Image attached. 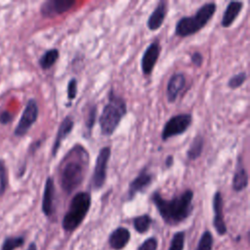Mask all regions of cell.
I'll return each mask as SVG.
<instances>
[{
    "instance_id": "6da1fadb",
    "label": "cell",
    "mask_w": 250,
    "mask_h": 250,
    "mask_svg": "<svg viewBox=\"0 0 250 250\" xmlns=\"http://www.w3.org/2000/svg\"><path fill=\"white\" fill-rule=\"evenodd\" d=\"M89 164V152L81 144H75L61 160L58 169L59 184L67 195L83 184Z\"/></svg>"
},
{
    "instance_id": "7a4b0ae2",
    "label": "cell",
    "mask_w": 250,
    "mask_h": 250,
    "mask_svg": "<svg viewBox=\"0 0 250 250\" xmlns=\"http://www.w3.org/2000/svg\"><path fill=\"white\" fill-rule=\"evenodd\" d=\"M193 196V190L189 188L170 199L164 198L159 191H153L150 200L162 220L169 226H176L186 221L191 215Z\"/></svg>"
},
{
    "instance_id": "3957f363",
    "label": "cell",
    "mask_w": 250,
    "mask_h": 250,
    "mask_svg": "<svg viewBox=\"0 0 250 250\" xmlns=\"http://www.w3.org/2000/svg\"><path fill=\"white\" fill-rule=\"evenodd\" d=\"M126 113L127 104L125 100L117 95L113 89H110L107 94V103L104 104L99 117L101 134L105 137L111 136Z\"/></svg>"
},
{
    "instance_id": "277c9868",
    "label": "cell",
    "mask_w": 250,
    "mask_h": 250,
    "mask_svg": "<svg viewBox=\"0 0 250 250\" xmlns=\"http://www.w3.org/2000/svg\"><path fill=\"white\" fill-rule=\"evenodd\" d=\"M217 10L215 2H208L201 5L192 16L180 18L175 25V34L179 37H188L199 32L207 25Z\"/></svg>"
},
{
    "instance_id": "5b68a950",
    "label": "cell",
    "mask_w": 250,
    "mask_h": 250,
    "mask_svg": "<svg viewBox=\"0 0 250 250\" xmlns=\"http://www.w3.org/2000/svg\"><path fill=\"white\" fill-rule=\"evenodd\" d=\"M92 203L91 193L88 191L76 192L69 202L68 209L64 214L62 227L65 231L76 229L86 218Z\"/></svg>"
},
{
    "instance_id": "8992f818",
    "label": "cell",
    "mask_w": 250,
    "mask_h": 250,
    "mask_svg": "<svg viewBox=\"0 0 250 250\" xmlns=\"http://www.w3.org/2000/svg\"><path fill=\"white\" fill-rule=\"evenodd\" d=\"M192 115L190 113H180L170 117L161 131V140L168 141L171 138L183 135L191 125Z\"/></svg>"
},
{
    "instance_id": "52a82bcc",
    "label": "cell",
    "mask_w": 250,
    "mask_h": 250,
    "mask_svg": "<svg viewBox=\"0 0 250 250\" xmlns=\"http://www.w3.org/2000/svg\"><path fill=\"white\" fill-rule=\"evenodd\" d=\"M111 148L110 146H104L99 150L95 161L94 171L91 177V188L95 190H99L104 187L106 181L107 164L110 159Z\"/></svg>"
},
{
    "instance_id": "ba28073f",
    "label": "cell",
    "mask_w": 250,
    "mask_h": 250,
    "mask_svg": "<svg viewBox=\"0 0 250 250\" xmlns=\"http://www.w3.org/2000/svg\"><path fill=\"white\" fill-rule=\"evenodd\" d=\"M39 114V107L36 100L29 99L22 113L14 130V135L16 137H23L30 130L32 125L37 121Z\"/></svg>"
},
{
    "instance_id": "9c48e42d",
    "label": "cell",
    "mask_w": 250,
    "mask_h": 250,
    "mask_svg": "<svg viewBox=\"0 0 250 250\" xmlns=\"http://www.w3.org/2000/svg\"><path fill=\"white\" fill-rule=\"evenodd\" d=\"M154 179V175L149 172L148 166H145L139 172V174L129 183L128 190L126 193V200L130 201L135 198V196L144 192L150 185L152 184Z\"/></svg>"
},
{
    "instance_id": "30bf717a",
    "label": "cell",
    "mask_w": 250,
    "mask_h": 250,
    "mask_svg": "<svg viewBox=\"0 0 250 250\" xmlns=\"http://www.w3.org/2000/svg\"><path fill=\"white\" fill-rule=\"evenodd\" d=\"M75 4V0H47L41 4L40 13L44 18H54L70 11Z\"/></svg>"
},
{
    "instance_id": "8fae6325",
    "label": "cell",
    "mask_w": 250,
    "mask_h": 250,
    "mask_svg": "<svg viewBox=\"0 0 250 250\" xmlns=\"http://www.w3.org/2000/svg\"><path fill=\"white\" fill-rule=\"evenodd\" d=\"M161 46L158 39L152 41L145 50L141 59V69L145 75L151 74L160 55Z\"/></svg>"
},
{
    "instance_id": "7c38bea8",
    "label": "cell",
    "mask_w": 250,
    "mask_h": 250,
    "mask_svg": "<svg viewBox=\"0 0 250 250\" xmlns=\"http://www.w3.org/2000/svg\"><path fill=\"white\" fill-rule=\"evenodd\" d=\"M223 196L220 190H217L212 199V207H213V226L219 235H225L227 233V226L224 220V214H223Z\"/></svg>"
},
{
    "instance_id": "4fadbf2b",
    "label": "cell",
    "mask_w": 250,
    "mask_h": 250,
    "mask_svg": "<svg viewBox=\"0 0 250 250\" xmlns=\"http://www.w3.org/2000/svg\"><path fill=\"white\" fill-rule=\"evenodd\" d=\"M73 128H74V120H73L72 116L66 115L61 122L59 129L57 131V134H56V138L54 140V144L52 146V156L53 157H55L57 155L62 143L72 132Z\"/></svg>"
},
{
    "instance_id": "5bb4252c",
    "label": "cell",
    "mask_w": 250,
    "mask_h": 250,
    "mask_svg": "<svg viewBox=\"0 0 250 250\" xmlns=\"http://www.w3.org/2000/svg\"><path fill=\"white\" fill-rule=\"evenodd\" d=\"M167 12H168V2L164 0L159 1L146 21L147 28L151 31H155L159 29L166 19Z\"/></svg>"
},
{
    "instance_id": "9a60e30c",
    "label": "cell",
    "mask_w": 250,
    "mask_h": 250,
    "mask_svg": "<svg viewBox=\"0 0 250 250\" xmlns=\"http://www.w3.org/2000/svg\"><path fill=\"white\" fill-rule=\"evenodd\" d=\"M186 82V76L182 72H176L171 75L166 87V98L168 103L171 104L177 100L180 92L185 88Z\"/></svg>"
},
{
    "instance_id": "2e32d148",
    "label": "cell",
    "mask_w": 250,
    "mask_h": 250,
    "mask_svg": "<svg viewBox=\"0 0 250 250\" xmlns=\"http://www.w3.org/2000/svg\"><path fill=\"white\" fill-rule=\"evenodd\" d=\"M55 182L53 177H48L45 181L43 197H42V212L46 217H50L54 213L55 200Z\"/></svg>"
},
{
    "instance_id": "e0dca14e",
    "label": "cell",
    "mask_w": 250,
    "mask_h": 250,
    "mask_svg": "<svg viewBox=\"0 0 250 250\" xmlns=\"http://www.w3.org/2000/svg\"><path fill=\"white\" fill-rule=\"evenodd\" d=\"M131 233L128 229L123 227L116 228L108 236V243L114 250L123 249L129 242Z\"/></svg>"
},
{
    "instance_id": "ac0fdd59",
    "label": "cell",
    "mask_w": 250,
    "mask_h": 250,
    "mask_svg": "<svg viewBox=\"0 0 250 250\" xmlns=\"http://www.w3.org/2000/svg\"><path fill=\"white\" fill-rule=\"evenodd\" d=\"M242 9H243V2H241V1H230L227 5V7H226V9L223 13L221 25L223 27H226V28L231 26L233 24L234 21L239 16Z\"/></svg>"
},
{
    "instance_id": "d6986e66",
    "label": "cell",
    "mask_w": 250,
    "mask_h": 250,
    "mask_svg": "<svg viewBox=\"0 0 250 250\" xmlns=\"http://www.w3.org/2000/svg\"><path fill=\"white\" fill-rule=\"evenodd\" d=\"M247 186H248V174L241 162V157L239 156L237 158L236 168L232 177L231 188L234 191L240 192L244 190L247 188Z\"/></svg>"
},
{
    "instance_id": "ffe728a7",
    "label": "cell",
    "mask_w": 250,
    "mask_h": 250,
    "mask_svg": "<svg viewBox=\"0 0 250 250\" xmlns=\"http://www.w3.org/2000/svg\"><path fill=\"white\" fill-rule=\"evenodd\" d=\"M203 146H204V138L202 137V135L198 134L192 139V142L190 143L187 150V158L190 161L198 159L202 154Z\"/></svg>"
},
{
    "instance_id": "44dd1931",
    "label": "cell",
    "mask_w": 250,
    "mask_h": 250,
    "mask_svg": "<svg viewBox=\"0 0 250 250\" xmlns=\"http://www.w3.org/2000/svg\"><path fill=\"white\" fill-rule=\"evenodd\" d=\"M60 57V52L57 48H52L47 50L38 60V64L43 70H47L51 68Z\"/></svg>"
},
{
    "instance_id": "7402d4cb",
    "label": "cell",
    "mask_w": 250,
    "mask_h": 250,
    "mask_svg": "<svg viewBox=\"0 0 250 250\" xmlns=\"http://www.w3.org/2000/svg\"><path fill=\"white\" fill-rule=\"evenodd\" d=\"M152 223V219L148 214H143L133 218V226L139 233H145L148 230Z\"/></svg>"
},
{
    "instance_id": "603a6c76",
    "label": "cell",
    "mask_w": 250,
    "mask_h": 250,
    "mask_svg": "<svg viewBox=\"0 0 250 250\" xmlns=\"http://www.w3.org/2000/svg\"><path fill=\"white\" fill-rule=\"evenodd\" d=\"M97 110H98L97 105L92 104L86 114V118L84 121V127L87 131V137L91 136L92 129L95 126V122H96V118H97Z\"/></svg>"
},
{
    "instance_id": "cb8c5ba5",
    "label": "cell",
    "mask_w": 250,
    "mask_h": 250,
    "mask_svg": "<svg viewBox=\"0 0 250 250\" xmlns=\"http://www.w3.org/2000/svg\"><path fill=\"white\" fill-rule=\"evenodd\" d=\"M247 79V73L245 71H239L238 73L232 75L228 81V87L231 90L240 88Z\"/></svg>"
},
{
    "instance_id": "d4e9b609",
    "label": "cell",
    "mask_w": 250,
    "mask_h": 250,
    "mask_svg": "<svg viewBox=\"0 0 250 250\" xmlns=\"http://www.w3.org/2000/svg\"><path fill=\"white\" fill-rule=\"evenodd\" d=\"M213 247V235L209 230H205L198 241L195 250H212Z\"/></svg>"
},
{
    "instance_id": "484cf974",
    "label": "cell",
    "mask_w": 250,
    "mask_h": 250,
    "mask_svg": "<svg viewBox=\"0 0 250 250\" xmlns=\"http://www.w3.org/2000/svg\"><path fill=\"white\" fill-rule=\"evenodd\" d=\"M23 243H24V239L22 236L8 237L3 242L1 250H16L17 248L22 246Z\"/></svg>"
},
{
    "instance_id": "4316f807",
    "label": "cell",
    "mask_w": 250,
    "mask_h": 250,
    "mask_svg": "<svg viewBox=\"0 0 250 250\" xmlns=\"http://www.w3.org/2000/svg\"><path fill=\"white\" fill-rule=\"evenodd\" d=\"M185 235H186L185 231L176 232L171 239L169 250H184Z\"/></svg>"
},
{
    "instance_id": "83f0119b",
    "label": "cell",
    "mask_w": 250,
    "mask_h": 250,
    "mask_svg": "<svg viewBox=\"0 0 250 250\" xmlns=\"http://www.w3.org/2000/svg\"><path fill=\"white\" fill-rule=\"evenodd\" d=\"M8 187V173L5 161L0 159V196L4 194Z\"/></svg>"
},
{
    "instance_id": "f1b7e54d",
    "label": "cell",
    "mask_w": 250,
    "mask_h": 250,
    "mask_svg": "<svg viewBox=\"0 0 250 250\" xmlns=\"http://www.w3.org/2000/svg\"><path fill=\"white\" fill-rule=\"evenodd\" d=\"M66 94H67V100L69 102L73 101L77 96V80L75 78H71L67 82L66 87Z\"/></svg>"
},
{
    "instance_id": "f546056e",
    "label": "cell",
    "mask_w": 250,
    "mask_h": 250,
    "mask_svg": "<svg viewBox=\"0 0 250 250\" xmlns=\"http://www.w3.org/2000/svg\"><path fill=\"white\" fill-rule=\"evenodd\" d=\"M157 239L155 237H149L146 239L138 248V250H156Z\"/></svg>"
},
{
    "instance_id": "4dcf8cb0",
    "label": "cell",
    "mask_w": 250,
    "mask_h": 250,
    "mask_svg": "<svg viewBox=\"0 0 250 250\" xmlns=\"http://www.w3.org/2000/svg\"><path fill=\"white\" fill-rule=\"evenodd\" d=\"M190 61L196 67H200L203 63V55L200 52H193L190 55Z\"/></svg>"
},
{
    "instance_id": "1f68e13d",
    "label": "cell",
    "mask_w": 250,
    "mask_h": 250,
    "mask_svg": "<svg viewBox=\"0 0 250 250\" xmlns=\"http://www.w3.org/2000/svg\"><path fill=\"white\" fill-rule=\"evenodd\" d=\"M13 120V115L11 114L10 111L4 110L0 113V123L3 125L9 124Z\"/></svg>"
},
{
    "instance_id": "d6a6232c",
    "label": "cell",
    "mask_w": 250,
    "mask_h": 250,
    "mask_svg": "<svg viewBox=\"0 0 250 250\" xmlns=\"http://www.w3.org/2000/svg\"><path fill=\"white\" fill-rule=\"evenodd\" d=\"M174 164V156L173 155H168L165 160H164V166L166 169H170Z\"/></svg>"
},
{
    "instance_id": "836d02e7",
    "label": "cell",
    "mask_w": 250,
    "mask_h": 250,
    "mask_svg": "<svg viewBox=\"0 0 250 250\" xmlns=\"http://www.w3.org/2000/svg\"><path fill=\"white\" fill-rule=\"evenodd\" d=\"M27 250H37V247H36V244L35 243H30L29 244V246H28V248H27Z\"/></svg>"
}]
</instances>
